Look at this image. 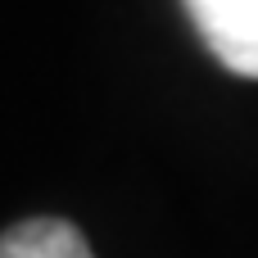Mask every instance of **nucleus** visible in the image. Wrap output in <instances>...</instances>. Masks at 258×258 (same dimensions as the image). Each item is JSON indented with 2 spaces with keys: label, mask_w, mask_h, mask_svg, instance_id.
Returning a JSON list of instances; mask_svg holds the SVG:
<instances>
[{
  "label": "nucleus",
  "mask_w": 258,
  "mask_h": 258,
  "mask_svg": "<svg viewBox=\"0 0 258 258\" xmlns=\"http://www.w3.org/2000/svg\"><path fill=\"white\" fill-rule=\"evenodd\" d=\"M0 258H95L86 236L63 218H32L0 236Z\"/></svg>",
  "instance_id": "f03ea898"
},
{
  "label": "nucleus",
  "mask_w": 258,
  "mask_h": 258,
  "mask_svg": "<svg viewBox=\"0 0 258 258\" xmlns=\"http://www.w3.org/2000/svg\"><path fill=\"white\" fill-rule=\"evenodd\" d=\"M186 9L218 63L258 82V0H186Z\"/></svg>",
  "instance_id": "f257e3e1"
}]
</instances>
